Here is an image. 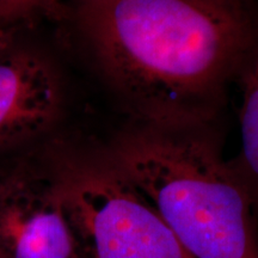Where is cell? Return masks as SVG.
<instances>
[{"instance_id": "cell-1", "label": "cell", "mask_w": 258, "mask_h": 258, "mask_svg": "<svg viewBox=\"0 0 258 258\" xmlns=\"http://www.w3.org/2000/svg\"><path fill=\"white\" fill-rule=\"evenodd\" d=\"M77 15L127 105L164 131L211 120L258 43L253 0H79Z\"/></svg>"}, {"instance_id": "cell-2", "label": "cell", "mask_w": 258, "mask_h": 258, "mask_svg": "<svg viewBox=\"0 0 258 258\" xmlns=\"http://www.w3.org/2000/svg\"><path fill=\"white\" fill-rule=\"evenodd\" d=\"M105 151L192 258H258L256 208L211 141L148 127Z\"/></svg>"}, {"instance_id": "cell-3", "label": "cell", "mask_w": 258, "mask_h": 258, "mask_svg": "<svg viewBox=\"0 0 258 258\" xmlns=\"http://www.w3.org/2000/svg\"><path fill=\"white\" fill-rule=\"evenodd\" d=\"M85 258H192L106 151L44 159Z\"/></svg>"}, {"instance_id": "cell-4", "label": "cell", "mask_w": 258, "mask_h": 258, "mask_svg": "<svg viewBox=\"0 0 258 258\" xmlns=\"http://www.w3.org/2000/svg\"><path fill=\"white\" fill-rule=\"evenodd\" d=\"M0 258H85L43 163L0 173Z\"/></svg>"}, {"instance_id": "cell-5", "label": "cell", "mask_w": 258, "mask_h": 258, "mask_svg": "<svg viewBox=\"0 0 258 258\" xmlns=\"http://www.w3.org/2000/svg\"><path fill=\"white\" fill-rule=\"evenodd\" d=\"M55 76L25 50L0 51V145L44 131L59 110Z\"/></svg>"}, {"instance_id": "cell-6", "label": "cell", "mask_w": 258, "mask_h": 258, "mask_svg": "<svg viewBox=\"0 0 258 258\" xmlns=\"http://www.w3.org/2000/svg\"><path fill=\"white\" fill-rule=\"evenodd\" d=\"M243 73L240 152L228 163L250 194L258 214V43Z\"/></svg>"}, {"instance_id": "cell-7", "label": "cell", "mask_w": 258, "mask_h": 258, "mask_svg": "<svg viewBox=\"0 0 258 258\" xmlns=\"http://www.w3.org/2000/svg\"><path fill=\"white\" fill-rule=\"evenodd\" d=\"M44 6L46 0H0V23L27 18Z\"/></svg>"}, {"instance_id": "cell-8", "label": "cell", "mask_w": 258, "mask_h": 258, "mask_svg": "<svg viewBox=\"0 0 258 258\" xmlns=\"http://www.w3.org/2000/svg\"><path fill=\"white\" fill-rule=\"evenodd\" d=\"M60 0H46L44 11H59Z\"/></svg>"}, {"instance_id": "cell-9", "label": "cell", "mask_w": 258, "mask_h": 258, "mask_svg": "<svg viewBox=\"0 0 258 258\" xmlns=\"http://www.w3.org/2000/svg\"><path fill=\"white\" fill-rule=\"evenodd\" d=\"M0 173H2V170H0Z\"/></svg>"}]
</instances>
